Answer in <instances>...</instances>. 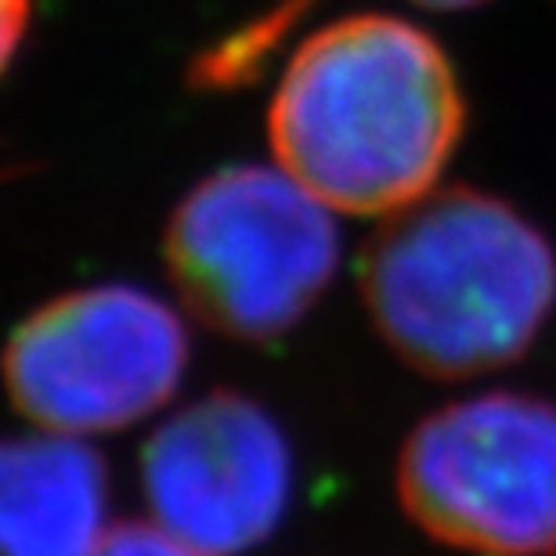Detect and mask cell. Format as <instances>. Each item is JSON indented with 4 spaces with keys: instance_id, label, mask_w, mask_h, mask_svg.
Masks as SVG:
<instances>
[{
    "instance_id": "obj_1",
    "label": "cell",
    "mask_w": 556,
    "mask_h": 556,
    "mask_svg": "<svg viewBox=\"0 0 556 556\" xmlns=\"http://www.w3.org/2000/svg\"><path fill=\"white\" fill-rule=\"evenodd\" d=\"M466 124L463 87L416 22L365 11L315 29L268 109L275 166L332 214H376L438 188Z\"/></svg>"
},
{
    "instance_id": "obj_2",
    "label": "cell",
    "mask_w": 556,
    "mask_h": 556,
    "mask_svg": "<svg viewBox=\"0 0 556 556\" xmlns=\"http://www.w3.org/2000/svg\"><path fill=\"white\" fill-rule=\"evenodd\" d=\"M362 296L405 365L433 380H470L539 340L556 307V253L506 199L433 188L372 231Z\"/></svg>"
},
{
    "instance_id": "obj_3",
    "label": "cell",
    "mask_w": 556,
    "mask_h": 556,
    "mask_svg": "<svg viewBox=\"0 0 556 556\" xmlns=\"http://www.w3.org/2000/svg\"><path fill=\"white\" fill-rule=\"evenodd\" d=\"M166 275L206 329L275 340L307 318L340 264L332 210L282 166H225L166 220Z\"/></svg>"
},
{
    "instance_id": "obj_4",
    "label": "cell",
    "mask_w": 556,
    "mask_h": 556,
    "mask_svg": "<svg viewBox=\"0 0 556 556\" xmlns=\"http://www.w3.org/2000/svg\"><path fill=\"white\" fill-rule=\"evenodd\" d=\"M394 481L441 546L556 556V405L517 391L444 405L408 433Z\"/></svg>"
},
{
    "instance_id": "obj_5",
    "label": "cell",
    "mask_w": 556,
    "mask_h": 556,
    "mask_svg": "<svg viewBox=\"0 0 556 556\" xmlns=\"http://www.w3.org/2000/svg\"><path fill=\"white\" fill-rule=\"evenodd\" d=\"M188 369L181 315L149 289L105 282L48 300L0 354L11 405L37 430L113 433L163 408Z\"/></svg>"
},
{
    "instance_id": "obj_6",
    "label": "cell",
    "mask_w": 556,
    "mask_h": 556,
    "mask_svg": "<svg viewBox=\"0 0 556 556\" xmlns=\"http://www.w3.org/2000/svg\"><path fill=\"white\" fill-rule=\"evenodd\" d=\"M152 520L206 556H236L282 525L293 452L253 397L214 391L170 416L141 455Z\"/></svg>"
},
{
    "instance_id": "obj_7",
    "label": "cell",
    "mask_w": 556,
    "mask_h": 556,
    "mask_svg": "<svg viewBox=\"0 0 556 556\" xmlns=\"http://www.w3.org/2000/svg\"><path fill=\"white\" fill-rule=\"evenodd\" d=\"M109 473L80 438H0V556H94Z\"/></svg>"
},
{
    "instance_id": "obj_8",
    "label": "cell",
    "mask_w": 556,
    "mask_h": 556,
    "mask_svg": "<svg viewBox=\"0 0 556 556\" xmlns=\"http://www.w3.org/2000/svg\"><path fill=\"white\" fill-rule=\"evenodd\" d=\"M94 556H206V553L192 549L188 542H181L166 528L155 525V520L152 525L130 520V525L109 528Z\"/></svg>"
},
{
    "instance_id": "obj_9",
    "label": "cell",
    "mask_w": 556,
    "mask_h": 556,
    "mask_svg": "<svg viewBox=\"0 0 556 556\" xmlns=\"http://www.w3.org/2000/svg\"><path fill=\"white\" fill-rule=\"evenodd\" d=\"M33 18V0H0V76L15 62Z\"/></svg>"
},
{
    "instance_id": "obj_10",
    "label": "cell",
    "mask_w": 556,
    "mask_h": 556,
    "mask_svg": "<svg viewBox=\"0 0 556 556\" xmlns=\"http://www.w3.org/2000/svg\"><path fill=\"white\" fill-rule=\"evenodd\" d=\"M416 4L430 11H466V8L484 4V0H416Z\"/></svg>"
}]
</instances>
